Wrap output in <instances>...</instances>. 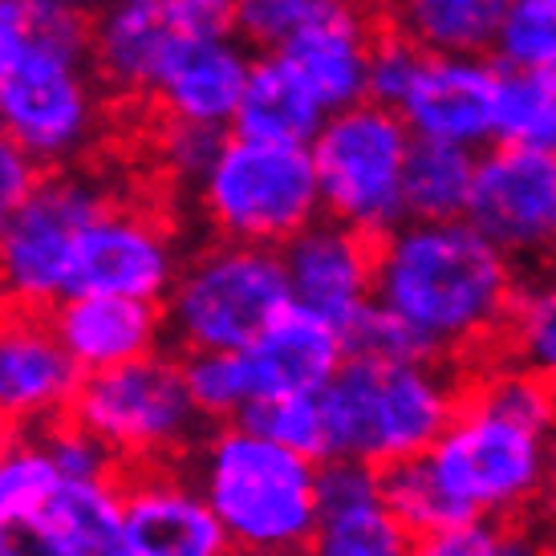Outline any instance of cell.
<instances>
[{
    "label": "cell",
    "instance_id": "6da1fadb",
    "mask_svg": "<svg viewBox=\"0 0 556 556\" xmlns=\"http://www.w3.org/2000/svg\"><path fill=\"white\" fill-rule=\"evenodd\" d=\"M516 289L511 256L471 219H402L378 240L374 296L415 325L439 357L504 333Z\"/></svg>",
    "mask_w": 556,
    "mask_h": 556
},
{
    "label": "cell",
    "instance_id": "836d02e7",
    "mask_svg": "<svg viewBox=\"0 0 556 556\" xmlns=\"http://www.w3.org/2000/svg\"><path fill=\"white\" fill-rule=\"evenodd\" d=\"M495 49L508 70H556V0H511Z\"/></svg>",
    "mask_w": 556,
    "mask_h": 556
},
{
    "label": "cell",
    "instance_id": "f1b7e54d",
    "mask_svg": "<svg viewBox=\"0 0 556 556\" xmlns=\"http://www.w3.org/2000/svg\"><path fill=\"white\" fill-rule=\"evenodd\" d=\"M62 483L41 434H13L0 447V528L37 520Z\"/></svg>",
    "mask_w": 556,
    "mask_h": 556
},
{
    "label": "cell",
    "instance_id": "44dd1931",
    "mask_svg": "<svg viewBox=\"0 0 556 556\" xmlns=\"http://www.w3.org/2000/svg\"><path fill=\"white\" fill-rule=\"evenodd\" d=\"M370 13L362 0H354L350 9L325 16L321 25L293 37L280 53L293 62L296 74L321 98V106L333 114L362 102L370 90Z\"/></svg>",
    "mask_w": 556,
    "mask_h": 556
},
{
    "label": "cell",
    "instance_id": "c3c4849f",
    "mask_svg": "<svg viewBox=\"0 0 556 556\" xmlns=\"http://www.w3.org/2000/svg\"><path fill=\"white\" fill-rule=\"evenodd\" d=\"M548 390H553V406H556V374L548 378Z\"/></svg>",
    "mask_w": 556,
    "mask_h": 556
},
{
    "label": "cell",
    "instance_id": "8d00e7d4",
    "mask_svg": "<svg viewBox=\"0 0 556 556\" xmlns=\"http://www.w3.org/2000/svg\"><path fill=\"white\" fill-rule=\"evenodd\" d=\"M415 556H508V528H500V520H464L418 536Z\"/></svg>",
    "mask_w": 556,
    "mask_h": 556
},
{
    "label": "cell",
    "instance_id": "ffe728a7",
    "mask_svg": "<svg viewBox=\"0 0 556 556\" xmlns=\"http://www.w3.org/2000/svg\"><path fill=\"white\" fill-rule=\"evenodd\" d=\"M179 33L167 21L163 4H123L93 16L90 25V70L106 90L123 98H151L170 41Z\"/></svg>",
    "mask_w": 556,
    "mask_h": 556
},
{
    "label": "cell",
    "instance_id": "30bf717a",
    "mask_svg": "<svg viewBox=\"0 0 556 556\" xmlns=\"http://www.w3.org/2000/svg\"><path fill=\"white\" fill-rule=\"evenodd\" d=\"M102 207H110V195L78 170H53L37 179L33 195L0 236L4 305L41 313L62 305L70 296L78 240Z\"/></svg>",
    "mask_w": 556,
    "mask_h": 556
},
{
    "label": "cell",
    "instance_id": "d6986e66",
    "mask_svg": "<svg viewBox=\"0 0 556 556\" xmlns=\"http://www.w3.org/2000/svg\"><path fill=\"white\" fill-rule=\"evenodd\" d=\"M261 399L277 394H321L345 362V329L301 305H289L261 338L248 345Z\"/></svg>",
    "mask_w": 556,
    "mask_h": 556
},
{
    "label": "cell",
    "instance_id": "681fc988",
    "mask_svg": "<svg viewBox=\"0 0 556 556\" xmlns=\"http://www.w3.org/2000/svg\"><path fill=\"white\" fill-rule=\"evenodd\" d=\"M114 556H123V553H114Z\"/></svg>",
    "mask_w": 556,
    "mask_h": 556
},
{
    "label": "cell",
    "instance_id": "f35d334b",
    "mask_svg": "<svg viewBox=\"0 0 556 556\" xmlns=\"http://www.w3.org/2000/svg\"><path fill=\"white\" fill-rule=\"evenodd\" d=\"M240 0H163V13L179 37H228L236 33Z\"/></svg>",
    "mask_w": 556,
    "mask_h": 556
},
{
    "label": "cell",
    "instance_id": "ac0fdd59",
    "mask_svg": "<svg viewBox=\"0 0 556 556\" xmlns=\"http://www.w3.org/2000/svg\"><path fill=\"white\" fill-rule=\"evenodd\" d=\"M49 317L81 374L114 370L159 354V341L167 333V313L159 309V301L142 296L74 293L53 305Z\"/></svg>",
    "mask_w": 556,
    "mask_h": 556
},
{
    "label": "cell",
    "instance_id": "ba28073f",
    "mask_svg": "<svg viewBox=\"0 0 556 556\" xmlns=\"http://www.w3.org/2000/svg\"><path fill=\"white\" fill-rule=\"evenodd\" d=\"M90 25L33 29L25 58L0 93V126L41 167H65L93 135Z\"/></svg>",
    "mask_w": 556,
    "mask_h": 556
},
{
    "label": "cell",
    "instance_id": "9a60e30c",
    "mask_svg": "<svg viewBox=\"0 0 556 556\" xmlns=\"http://www.w3.org/2000/svg\"><path fill=\"white\" fill-rule=\"evenodd\" d=\"M81 370L62 345L53 317L41 309L9 305L0 313V410L41 427L70 410Z\"/></svg>",
    "mask_w": 556,
    "mask_h": 556
},
{
    "label": "cell",
    "instance_id": "e0dca14e",
    "mask_svg": "<svg viewBox=\"0 0 556 556\" xmlns=\"http://www.w3.org/2000/svg\"><path fill=\"white\" fill-rule=\"evenodd\" d=\"M495 106H500V70L459 53H431L410 93L402 98L399 114L418 139L476 147L495 135Z\"/></svg>",
    "mask_w": 556,
    "mask_h": 556
},
{
    "label": "cell",
    "instance_id": "4dcf8cb0",
    "mask_svg": "<svg viewBox=\"0 0 556 556\" xmlns=\"http://www.w3.org/2000/svg\"><path fill=\"white\" fill-rule=\"evenodd\" d=\"M354 0H240L236 33L240 41L264 53H280L293 37L321 25L325 16L350 9Z\"/></svg>",
    "mask_w": 556,
    "mask_h": 556
},
{
    "label": "cell",
    "instance_id": "603a6c76",
    "mask_svg": "<svg viewBox=\"0 0 556 556\" xmlns=\"http://www.w3.org/2000/svg\"><path fill=\"white\" fill-rule=\"evenodd\" d=\"M378 25L410 37L427 53L471 58L495 46L511 0H362Z\"/></svg>",
    "mask_w": 556,
    "mask_h": 556
},
{
    "label": "cell",
    "instance_id": "60d3db41",
    "mask_svg": "<svg viewBox=\"0 0 556 556\" xmlns=\"http://www.w3.org/2000/svg\"><path fill=\"white\" fill-rule=\"evenodd\" d=\"M33 37L29 13L21 9V0H0V93L16 74V65L25 58Z\"/></svg>",
    "mask_w": 556,
    "mask_h": 556
},
{
    "label": "cell",
    "instance_id": "f546056e",
    "mask_svg": "<svg viewBox=\"0 0 556 556\" xmlns=\"http://www.w3.org/2000/svg\"><path fill=\"white\" fill-rule=\"evenodd\" d=\"M504 341L516 366L553 378L556 374V277L532 280L516 289Z\"/></svg>",
    "mask_w": 556,
    "mask_h": 556
},
{
    "label": "cell",
    "instance_id": "cb8c5ba5",
    "mask_svg": "<svg viewBox=\"0 0 556 556\" xmlns=\"http://www.w3.org/2000/svg\"><path fill=\"white\" fill-rule=\"evenodd\" d=\"M479 159L471 147L443 139L410 142L406 175H402V203L406 219H464Z\"/></svg>",
    "mask_w": 556,
    "mask_h": 556
},
{
    "label": "cell",
    "instance_id": "d4e9b609",
    "mask_svg": "<svg viewBox=\"0 0 556 556\" xmlns=\"http://www.w3.org/2000/svg\"><path fill=\"white\" fill-rule=\"evenodd\" d=\"M41 516L86 556H114L123 536V483L118 476L62 479Z\"/></svg>",
    "mask_w": 556,
    "mask_h": 556
},
{
    "label": "cell",
    "instance_id": "83f0119b",
    "mask_svg": "<svg viewBox=\"0 0 556 556\" xmlns=\"http://www.w3.org/2000/svg\"><path fill=\"white\" fill-rule=\"evenodd\" d=\"M378 488H382V504L415 536H431V532H443L451 525H464V511L451 504V495L434 479V467L427 455L382 464L378 467Z\"/></svg>",
    "mask_w": 556,
    "mask_h": 556
},
{
    "label": "cell",
    "instance_id": "8fae6325",
    "mask_svg": "<svg viewBox=\"0 0 556 556\" xmlns=\"http://www.w3.org/2000/svg\"><path fill=\"white\" fill-rule=\"evenodd\" d=\"M464 219L508 256H541L556 244V155L528 142H504L479 159Z\"/></svg>",
    "mask_w": 556,
    "mask_h": 556
},
{
    "label": "cell",
    "instance_id": "bcb514c9",
    "mask_svg": "<svg viewBox=\"0 0 556 556\" xmlns=\"http://www.w3.org/2000/svg\"><path fill=\"white\" fill-rule=\"evenodd\" d=\"M553 86H556V70H553ZM548 151L556 155V126H553V139H548Z\"/></svg>",
    "mask_w": 556,
    "mask_h": 556
},
{
    "label": "cell",
    "instance_id": "4316f807",
    "mask_svg": "<svg viewBox=\"0 0 556 556\" xmlns=\"http://www.w3.org/2000/svg\"><path fill=\"white\" fill-rule=\"evenodd\" d=\"M184 378L207 422H240L248 406L261 402L248 350H191L184 354Z\"/></svg>",
    "mask_w": 556,
    "mask_h": 556
},
{
    "label": "cell",
    "instance_id": "7bdbcfd3",
    "mask_svg": "<svg viewBox=\"0 0 556 556\" xmlns=\"http://www.w3.org/2000/svg\"><path fill=\"white\" fill-rule=\"evenodd\" d=\"M13 427H16L13 418H9V415H4V410H0V447H4L9 439H13Z\"/></svg>",
    "mask_w": 556,
    "mask_h": 556
},
{
    "label": "cell",
    "instance_id": "7a4b0ae2",
    "mask_svg": "<svg viewBox=\"0 0 556 556\" xmlns=\"http://www.w3.org/2000/svg\"><path fill=\"white\" fill-rule=\"evenodd\" d=\"M195 483L248 556H305L321 516L317 459L280 447L248 422H219L200 443Z\"/></svg>",
    "mask_w": 556,
    "mask_h": 556
},
{
    "label": "cell",
    "instance_id": "e575fe53",
    "mask_svg": "<svg viewBox=\"0 0 556 556\" xmlns=\"http://www.w3.org/2000/svg\"><path fill=\"white\" fill-rule=\"evenodd\" d=\"M37 434H41V443L53 455L62 479H106V476H118V467H123L118 455L90 427H81L78 418L62 415L53 418V422H41Z\"/></svg>",
    "mask_w": 556,
    "mask_h": 556
},
{
    "label": "cell",
    "instance_id": "5b68a950",
    "mask_svg": "<svg viewBox=\"0 0 556 556\" xmlns=\"http://www.w3.org/2000/svg\"><path fill=\"white\" fill-rule=\"evenodd\" d=\"M293 305L280 248L224 244L179 268L167 293V333L191 350H248Z\"/></svg>",
    "mask_w": 556,
    "mask_h": 556
},
{
    "label": "cell",
    "instance_id": "d6a6232c",
    "mask_svg": "<svg viewBox=\"0 0 556 556\" xmlns=\"http://www.w3.org/2000/svg\"><path fill=\"white\" fill-rule=\"evenodd\" d=\"M345 354L366 357L378 366H394V362H415V357H439L431 350V341L418 333L415 325L387 309L374 296L366 309L357 313L354 321L345 325Z\"/></svg>",
    "mask_w": 556,
    "mask_h": 556
},
{
    "label": "cell",
    "instance_id": "f6af8a7d",
    "mask_svg": "<svg viewBox=\"0 0 556 556\" xmlns=\"http://www.w3.org/2000/svg\"><path fill=\"white\" fill-rule=\"evenodd\" d=\"M536 556H556V536H544L541 548H536Z\"/></svg>",
    "mask_w": 556,
    "mask_h": 556
},
{
    "label": "cell",
    "instance_id": "277c9868",
    "mask_svg": "<svg viewBox=\"0 0 556 556\" xmlns=\"http://www.w3.org/2000/svg\"><path fill=\"white\" fill-rule=\"evenodd\" d=\"M553 434L532 418L471 394L427 459L464 520H504L548 488Z\"/></svg>",
    "mask_w": 556,
    "mask_h": 556
},
{
    "label": "cell",
    "instance_id": "52a82bcc",
    "mask_svg": "<svg viewBox=\"0 0 556 556\" xmlns=\"http://www.w3.org/2000/svg\"><path fill=\"white\" fill-rule=\"evenodd\" d=\"M70 418L90 427L123 467H163L200 443L207 418L191 402L184 362L147 354L114 370L81 374Z\"/></svg>",
    "mask_w": 556,
    "mask_h": 556
},
{
    "label": "cell",
    "instance_id": "3957f363",
    "mask_svg": "<svg viewBox=\"0 0 556 556\" xmlns=\"http://www.w3.org/2000/svg\"><path fill=\"white\" fill-rule=\"evenodd\" d=\"M459 406V382L439 357L394 366L345 357L321 390L329 455L366 459L374 467L427 455Z\"/></svg>",
    "mask_w": 556,
    "mask_h": 556
},
{
    "label": "cell",
    "instance_id": "7402d4cb",
    "mask_svg": "<svg viewBox=\"0 0 556 556\" xmlns=\"http://www.w3.org/2000/svg\"><path fill=\"white\" fill-rule=\"evenodd\" d=\"M325 114L329 110L309 90V81L293 70V62L285 53H264L261 62H252L232 135L309 147L317 139V130L325 126Z\"/></svg>",
    "mask_w": 556,
    "mask_h": 556
},
{
    "label": "cell",
    "instance_id": "9c48e42d",
    "mask_svg": "<svg viewBox=\"0 0 556 556\" xmlns=\"http://www.w3.org/2000/svg\"><path fill=\"white\" fill-rule=\"evenodd\" d=\"M410 142L415 139L406 118L382 102L333 110L309 142L325 216L354 224L370 236L394 232L406 219L402 175Z\"/></svg>",
    "mask_w": 556,
    "mask_h": 556
},
{
    "label": "cell",
    "instance_id": "484cf974",
    "mask_svg": "<svg viewBox=\"0 0 556 556\" xmlns=\"http://www.w3.org/2000/svg\"><path fill=\"white\" fill-rule=\"evenodd\" d=\"M418 536L382 504V495L321 508L305 556H415Z\"/></svg>",
    "mask_w": 556,
    "mask_h": 556
},
{
    "label": "cell",
    "instance_id": "7dc6e473",
    "mask_svg": "<svg viewBox=\"0 0 556 556\" xmlns=\"http://www.w3.org/2000/svg\"><path fill=\"white\" fill-rule=\"evenodd\" d=\"M123 4H163V0H123Z\"/></svg>",
    "mask_w": 556,
    "mask_h": 556
},
{
    "label": "cell",
    "instance_id": "ab89813d",
    "mask_svg": "<svg viewBox=\"0 0 556 556\" xmlns=\"http://www.w3.org/2000/svg\"><path fill=\"white\" fill-rule=\"evenodd\" d=\"M0 556H86V553L65 541L46 516H37V520H21V525L0 528Z\"/></svg>",
    "mask_w": 556,
    "mask_h": 556
},
{
    "label": "cell",
    "instance_id": "7c38bea8",
    "mask_svg": "<svg viewBox=\"0 0 556 556\" xmlns=\"http://www.w3.org/2000/svg\"><path fill=\"white\" fill-rule=\"evenodd\" d=\"M378 240L382 236L362 232L333 216H317L309 228H301L289 244H280L293 305L321 313L345 329L374 301Z\"/></svg>",
    "mask_w": 556,
    "mask_h": 556
},
{
    "label": "cell",
    "instance_id": "b9f144b4",
    "mask_svg": "<svg viewBox=\"0 0 556 556\" xmlns=\"http://www.w3.org/2000/svg\"><path fill=\"white\" fill-rule=\"evenodd\" d=\"M29 13L33 29H53V25H78L98 16V0H21Z\"/></svg>",
    "mask_w": 556,
    "mask_h": 556
},
{
    "label": "cell",
    "instance_id": "74e56055",
    "mask_svg": "<svg viewBox=\"0 0 556 556\" xmlns=\"http://www.w3.org/2000/svg\"><path fill=\"white\" fill-rule=\"evenodd\" d=\"M37 179H41V163L0 126V236L9 228V219L21 212V203L33 195Z\"/></svg>",
    "mask_w": 556,
    "mask_h": 556
},
{
    "label": "cell",
    "instance_id": "2e32d148",
    "mask_svg": "<svg viewBox=\"0 0 556 556\" xmlns=\"http://www.w3.org/2000/svg\"><path fill=\"white\" fill-rule=\"evenodd\" d=\"M252 58L244 41L228 37H175L155 78L151 102L163 118L232 130L248 90Z\"/></svg>",
    "mask_w": 556,
    "mask_h": 556
},
{
    "label": "cell",
    "instance_id": "ee69618b",
    "mask_svg": "<svg viewBox=\"0 0 556 556\" xmlns=\"http://www.w3.org/2000/svg\"><path fill=\"white\" fill-rule=\"evenodd\" d=\"M548 492L556 500V434H553V459H548Z\"/></svg>",
    "mask_w": 556,
    "mask_h": 556
},
{
    "label": "cell",
    "instance_id": "1f68e13d",
    "mask_svg": "<svg viewBox=\"0 0 556 556\" xmlns=\"http://www.w3.org/2000/svg\"><path fill=\"white\" fill-rule=\"evenodd\" d=\"M252 431L277 439L280 447L309 455V459H329V427H325L321 394H277L248 406L244 418Z\"/></svg>",
    "mask_w": 556,
    "mask_h": 556
},
{
    "label": "cell",
    "instance_id": "4fadbf2b",
    "mask_svg": "<svg viewBox=\"0 0 556 556\" xmlns=\"http://www.w3.org/2000/svg\"><path fill=\"white\" fill-rule=\"evenodd\" d=\"M123 556H232V536L224 532L200 483L163 467H130L123 483Z\"/></svg>",
    "mask_w": 556,
    "mask_h": 556
},
{
    "label": "cell",
    "instance_id": "5bb4252c",
    "mask_svg": "<svg viewBox=\"0 0 556 556\" xmlns=\"http://www.w3.org/2000/svg\"><path fill=\"white\" fill-rule=\"evenodd\" d=\"M179 277L175 252L159 219L142 216L135 207H102L90 219V228L78 240L74 256V293H114V296H142L163 301Z\"/></svg>",
    "mask_w": 556,
    "mask_h": 556
},
{
    "label": "cell",
    "instance_id": "8992f818",
    "mask_svg": "<svg viewBox=\"0 0 556 556\" xmlns=\"http://www.w3.org/2000/svg\"><path fill=\"white\" fill-rule=\"evenodd\" d=\"M203 212L224 240L280 248L321 216L313 151L301 142L228 135L200 184Z\"/></svg>",
    "mask_w": 556,
    "mask_h": 556
},
{
    "label": "cell",
    "instance_id": "d590c367",
    "mask_svg": "<svg viewBox=\"0 0 556 556\" xmlns=\"http://www.w3.org/2000/svg\"><path fill=\"white\" fill-rule=\"evenodd\" d=\"M232 130L219 126H200V123H175L159 114V163L179 179V184L200 187L207 179L212 163L219 159L224 142Z\"/></svg>",
    "mask_w": 556,
    "mask_h": 556
}]
</instances>
